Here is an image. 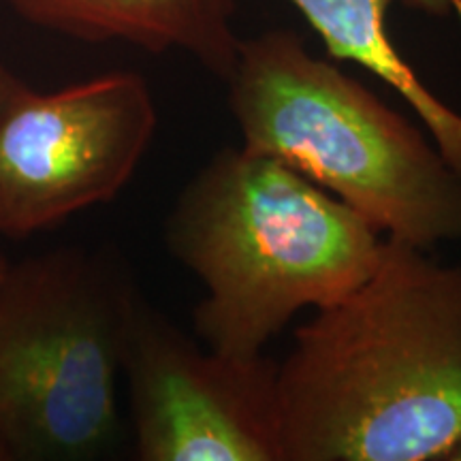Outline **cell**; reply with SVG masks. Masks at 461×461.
<instances>
[{"label":"cell","mask_w":461,"mask_h":461,"mask_svg":"<svg viewBox=\"0 0 461 461\" xmlns=\"http://www.w3.org/2000/svg\"><path fill=\"white\" fill-rule=\"evenodd\" d=\"M282 461H459L461 263L387 238L278 363Z\"/></svg>","instance_id":"1"},{"label":"cell","mask_w":461,"mask_h":461,"mask_svg":"<svg viewBox=\"0 0 461 461\" xmlns=\"http://www.w3.org/2000/svg\"><path fill=\"white\" fill-rule=\"evenodd\" d=\"M167 248L205 295L194 331L218 353L258 357L305 308L366 285L384 255L370 221L319 184L240 148H222L171 207Z\"/></svg>","instance_id":"2"},{"label":"cell","mask_w":461,"mask_h":461,"mask_svg":"<svg viewBox=\"0 0 461 461\" xmlns=\"http://www.w3.org/2000/svg\"><path fill=\"white\" fill-rule=\"evenodd\" d=\"M229 107L241 146L319 184L384 238L461 241V173L417 126L293 31L241 39Z\"/></svg>","instance_id":"3"},{"label":"cell","mask_w":461,"mask_h":461,"mask_svg":"<svg viewBox=\"0 0 461 461\" xmlns=\"http://www.w3.org/2000/svg\"><path fill=\"white\" fill-rule=\"evenodd\" d=\"M141 297L118 257L65 246L0 276V440L11 459L84 461L115 442Z\"/></svg>","instance_id":"4"},{"label":"cell","mask_w":461,"mask_h":461,"mask_svg":"<svg viewBox=\"0 0 461 461\" xmlns=\"http://www.w3.org/2000/svg\"><path fill=\"white\" fill-rule=\"evenodd\" d=\"M157 126L152 90L135 71L26 88L0 112V235L31 238L118 197Z\"/></svg>","instance_id":"5"},{"label":"cell","mask_w":461,"mask_h":461,"mask_svg":"<svg viewBox=\"0 0 461 461\" xmlns=\"http://www.w3.org/2000/svg\"><path fill=\"white\" fill-rule=\"evenodd\" d=\"M122 376L141 461H282L278 361L194 342L143 302Z\"/></svg>","instance_id":"6"},{"label":"cell","mask_w":461,"mask_h":461,"mask_svg":"<svg viewBox=\"0 0 461 461\" xmlns=\"http://www.w3.org/2000/svg\"><path fill=\"white\" fill-rule=\"evenodd\" d=\"M34 26L88 43L180 50L227 79L238 62L233 0H5Z\"/></svg>","instance_id":"7"},{"label":"cell","mask_w":461,"mask_h":461,"mask_svg":"<svg viewBox=\"0 0 461 461\" xmlns=\"http://www.w3.org/2000/svg\"><path fill=\"white\" fill-rule=\"evenodd\" d=\"M319 32L330 56L355 62L383 79L414 109L431 141L461 173V113L440 101L403 60L387 32V14L403 5L461 20V0H288Z\"/></svg>","instance_id":"8"},{"label":"cell","mask_w":461,"mask_h":461,"mask_svg":"<svg viewBox=\"0 0 461 461\" xmlns=\"http://www.w3.org/2000/svg\"><path fill=\"white\" fill-rule=\"evenodd\" d=\"M26 88L28 86L0 60V112L7 109Z\"/></svg>","instance_id":"9"},{"label":"cell","mask_w":461,"mask_h":461,"mask_svg":"<svg viewBox=\"0 0 461 461\" xmlns=\"http://www.w3.org/2000/svg\"><path fill=\"white\" fill-rule=\"evenodd\" d=\"M9 459H11L9 448H7V445H5L3 440H0V461H9Z\"/></svg>","instance_id":"10"},{"label":"cell","mask_w":461,"mask_h":461,"mask_svg":"<svg viewBox=\"0 0 461 461\" xmlns=\"http://www.w3.org/2000/svg\"><path fill=\"white\" fill-rule=\"evenodd\" d=\"M7 265H9V258L3 255V252H0V276H3V272L5 269H7Z\"/></svg>","instance_id":"11"}]
</instances>
